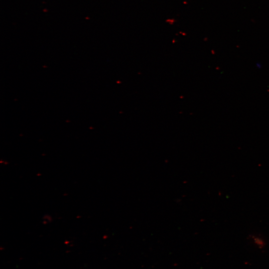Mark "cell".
I'll use <instances>...</instances> for the list:
<instances>
[]
</instances>
